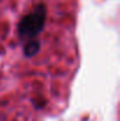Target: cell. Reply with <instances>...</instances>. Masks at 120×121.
Returning a JSON list of instances; mask_svg holds the SVG:
<instances>
[{
    "label": "cell",
    "instance_id": "6da1fadb",
    "mask_svg": "<svg viewBox=\"0 0 120 121\" xmlns=\"http://www.w3.org/2000/svg\"><path fill=\"white\" fill-rule=\"evenodd\" d=\"M77 0H0V121L61 112L79 65Z\"/></svg>",
    "mask_w": 120,
    "mask_h": 121
}]
</instances>
